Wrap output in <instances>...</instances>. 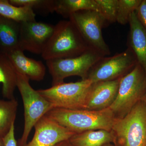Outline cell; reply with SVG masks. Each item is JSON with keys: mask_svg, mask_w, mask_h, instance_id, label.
Here are the masks:
<instances>
[{"mask_svg": "<svg viewBox=\"0 0 146 146\" xmlns=\"http://www.w3.org/2000/svg\"><path fill=\"white\" fill-rule=\"evenodd\" d=\"M69 19L78 30L89 48L104 56L110 54L109 47L105 42L102 33V29L107 25L99 12L80 11L73 13Z\"/></svg>", "mask_w": 146, "mask_h": 146, "instance_id": "8", "label": "cell"}, {"mask_svg": "<svg viewBox=\"0 0 146 146\" xmlns=\"http://www.w3.org/2000/svg\"><path fill=\"white\" fill-rule=\"evenodd\" d=\"M146 93L145 72L138 63L120 80L117 95L109 107L116 118H122L144 98Z\"/></svg>", "mask_w": 146, "mask_h": 146, "instance_id": "4", "label": "cell"}, {"mask_svg": "<svg viewBox=\"0 0 146 146\" xmlns=\"http://www.w3.org/2000/svg\"><path fill=\"white\" fill-rule=\"evenodd\" d=\"M20 24V48L24 51L42 54L52 35L54 26L36 21Z\"/></svg>", "mask_w": 146, "mask_h": 146, "instance_id": "10", "label": "cell"}, {"mask_svg": "<svg viewBox=\"0 0 146 146\" xmlns=\"http://www.w3.org/2000/svg\"><path fill=\"white\" fill-rule=\"evenodd\" d=\"M82 10L98 12L95 0H54V12L65 18H69L73 13Z\"/></svg>", "mask_w": 146, "mask_h": 146, "instance_id": "18", "label": "cell"}, {"mask_svg": "<svg viewBox=\"0 0 146 146\" xmlns=\"http://www.w3.org/2000/svg\"><path fill=\"white\" fill-rule=\"evenodd\" d=\"M20 23L0 16V51L6 54L20 48Z\"/></svg>", "mask_w": 146, "mask_h": 146, "instance_id": "15", "label": "cell"}, {"mask_svg": "<svg viewBox=\"0 0 146 146\" xmlns=\"http://www.w3.org/2000/svg\"><path fill=\"white\" fill-rule=\"evenodd\" d=\"M69 141L75 146H103L110 143H116V138L112 131L103 129L76 133Z\"/></svg>", "mask_w": 146, "mask_h": 146, "instance_id": "16", "label": "cell"}, {"mask_svg": "<svg viewBox=\"0 0 146 146\" xmlns=\"http://www.w3.org/2000/svg\"><path fill=\"white\" fill-rule=\"evenodd\" d=\"M128 48L135 54L138 64L145 72L146 80V29L139 21L136 11L129 18Z\"/></svg>", "mask_w": 146, "mask_h": 146, "instance_id": "14", "label": "cell"}, {"mask_svg": "<svg viewBox=\"0 0 146 146\" xmlns=\"http://www.w3.org/2000/svg\"><path fill=\"white\" fill-rule=\"evenodd\" d=\"M111 131L121 146H146L145 96L124 117L116 118Z\"/></svg>", "mask_w": 146, "mask_h": 146, "instance_id": "3", "label": "cell"}, {"mask_svg": "<svg viewBox=\"0 0 146 146\" xmlns=\"http://www.w3.org/2000/svg\"><path fill=\"white\" fill-rule=\"evenodd\" d=\"M55 146H75L70 143L69 140L62 141L59 143L57 144Z\"/></svg>", "mask_w": 146, "mask_h": 146, "instance_id": "26", "label": "cell"}, {"mask_svg": "<svg viewBox=\"0 0 146 146\" xmlns=\"http://www.w3.org/2000/svg\"><path fill=\"white\" fill-rule=\"evenodd\" d=\"M3 139L4 146H17V142L14 134V124L13 125L9 133L3 138Z\"/></svg>", "mask_w": 146, "mask_h": 146, "instance_id": "25", "label": "cell"}, {"mask_svg": "<svg viewBox=\"0 0 146 146\" xmlns=\"http://www.w3.org/2000/svg\"><path fill=\"white\" fill-rule=\"evenodd\" d=\"M142 0H118L117 22L123 25L129 23L131 13L136 11Z\"/></svg>", "mask_w": 146, "mask_h": 146, "instance_id": "21", "label": "cell"}, {"mask_svg": "<svg viewBox=\"0 0 146 146\" xmlns=\"http://www.w3.org/2000/svg\"><path fill=\"white\" fill-rule=\"evenodd\" d=\"M46 115L76 133L99 129L111 131L116 119L109 108L99 110L54 108Z\"/></svg>", "mask_w": 146, "mask_h": 146, "instance_id": "1", "label": "cell"}, {"mask_svg": "<svg viewBox=\"0 0 146 146\" xmlns=\"http://www.w3.org/2000/svg\"><path fill=\"white\" fill-rule=\"evenodd\" d=\"M16 72L27 78L29 80H43L46 73V68L43 62L26 56L24 51L18 48L7 53Z\"/></svg>", "mask_w": 146, "mask_h": 146, "instance_id": "13", "label": "cell"}, {"mask_svg": "<svg viewBox=\"0 0 146 146\" xmlns=\"http://www.w3.org/2000/svg\"><path fill=\"white\" fill-rule=\"evenodd\" d=\"M136 13L138 20L146 29V0H142Z\"/></svg>", "mask_w": 146, "mask_h": 146, "instance_id": "24", "label": "cell"}, {"mask_svg": "<svg viewBox=\"0 0 146 146\" xmlns=\"http://www.w3.org/2000/svg\"><path fill=\"white\" fill-rule=\"evenodd\" d=\"M98 12L101 15L106 25L117 22L118 0H95Z\"/></svg>", "mask_w": 146, "mask_h": 146, "instance_id": "22", "label": "cell"}, {"mask_svg": "<svg viewBox=\"0 0 146 146\" xmlns=\"http://www.w3.org/2000/svg\"><path fill=\"white\" fill-rule=\"evenodd\" d=\"M92 84L86 79L74 82H63L48 89L37 91L54 108L85 109L87 96Z\"/></svg>", "mask_w": 146, "mask_h": 146, "instance_id": "7", "label": "cell"}, {"mask_svg": "<svg viewBox=\"0 0 146 146\" xmlns=\"http://www.w3.org/2000/svg\"><path fill=\"white\" fill-rule=\"evenodd\" d=\"M0 16L19 23L36 21L32 9L12 5L9 0H0Z\"/></svg>", "mask_w": 146, "mask_h": 146, "instance_id": "19", "label": "cell"}, {"mask_svg": "<svg viewBox=\"0 0 146 146\" xmlns=\"http://www.w3.org/2000/svg\"><path fill=\"white\" fill-rule=\"evenodd\" d=\"M145 100L146 105V93L145 95Z\"/></svg>", "mask_w": 146, "mask_h": 146, "instance_id": "29", "label": "cell"}, {"mask_svg": "<svg viewBox=\"0 0 146 146\" xmlns=\"http://www.w3.org/2000/svg\"><path fill=\"white\" fill-rule=\"evenodd\" d=\"M104 146H117V145H105Z\"/></svg>", "mask_w": 146, "mask_h": 146, "instance_id": "28", "label": "cell"}, {"mask_svg": "<svg viewBox=\"0 0 146 146\" xmlns=\"http://www.w3.org/2000/svg\"><path fill=\"white\" fill-rule=\"evenodd\" d=\"M34 128L33 138L24 146H55L69 140L76 134L46 115L36 123Z\"/></svg>", "mask_w": 146, "mask_h": 146, "instance_id": "11", "label": "cell"}, {"mask_svg": "<svg viewBox=\"0 0 146 146\" xmlns=\"http://www.w3.org/2000/svg\"><path fill=\"white\" fill-rule=\"evenodd\" d=\"M18 103L15 99L0 100V136L3 138L14 124Z\"/></svg>", "mask_w": 146, "mask_h": 146, "instance_id": "20", "label": "cell"}, {"mask_svg": "<svg viewBox=\"0 0 146 146\" xmlns=\"http://www.w3.org/2000/svg\"><path fill=\"white\" fill-rule=\"evenodd\" d=\"M121 78L92 84L87 96L85 109L99 110L109 108L117 97Z\"/></svg>", "mask_w": 146, "mask_h": 146, "instance_id": "12", "label": "cell"}, {"mask_svg": "<svg viewBox=\"0 0 146 146\" xmlns=\"http://www.w3.org/2000/svg\"><path fill=\"white\" fill-rule=\"evenodd\" d=\"M0 146H4L3 139V137L1 136H0Z\"/></svg>", "mask_w": 146, "mask_h": 146, "instance_id": "27", "label": "cell"}, {"mask_svg": "<svg viewBox=\"0 0 146 146\" xmlns=\"http://www.w3.org/2000/svg\"><path fill=\"white\" fill-rule=\"evenodd\" d=\"M90 48L70 20L59 21L42 53L46 61L78 56Z\"/></svg>", "mask_w": 146, "mask_h": 146, "instance_id": "2", "label": "cell"}, {"mask_svg": "<svg viewBox=\"0 0 146 146\" xmlns=\"http://www.w3.org/2000/svg\"><path fill=\"white\" fill-rule=\"evenodd\" d=\"M12 5L21 7H28L34 11L45 9L48 12L53 13L54 0H9Z\"/></svg>", "mask_w": 146, "mask_h": 146, "instance_id": "23", "label": "cell"}, {"mask_svg": "<svg viewBox=\"0 0 146 146\" xmlns=\"http://www.w3.org/2000/svg\"><path fill=\"white\" fill-rule=\"evenodd\" d=\"M17 74L8 56L0 51V84L2 85L3 97L8 100L15 99Z\"/></svg>", "mask_w": 146, "mask_h": 146, "instance_id": "17", "label": "cell"}, {"mask_svg": "<svg viewBox=\"0 0 146 146\" xmlns=\"http://www.w3.org/2000/svg\"><path fill=\"white\" fill-rule=\"evenodd\" d=\"M137 63L135 54L128 48L123 52L101 58L90 69L87 79L93 83L115 80L129 73Z\"/></svg>", "mask_w": 146, "mask_h": 146, "instance_id": "9", "label": "cell"}, {"mask_svg": "<svg viewBox=\"0 0 146 146\" xmlns=\"http://www.w3.org/2000/svg\"><path fill=\"white\" fill-rule=\"evenodd\" d=\"M104 56L91 48L76 57L46 60L52 78V86L64 82L65 78L78 76L82 80L87 79L91 68Z\"/></svg>", "mask_w": 146, "mask_h": 146, "instance_id": "6", "label": "cell"}, {"mask_svg": "<svg viewBox=\"0 0 146 146\" xmlns=\"http://www.w3.org/2000/svg\"><path fill=\"white\" fill-rule=\"evenodd\" d=\"M17 74V87L23 102L25 118L23 132L17 142V146H24L36 123L54 108L37 90L32 87L27 78Z\"/></svg>", "mask_w": 146, "mask_h": 146, "instance_id": "5", "label": "cell"}]
</instances>
